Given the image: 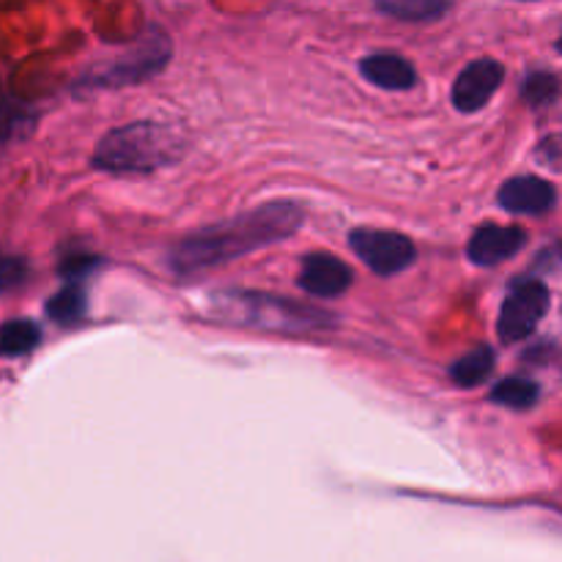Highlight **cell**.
Instances as JSON below:
<instances>
[{
  "label": "cell",
  "mask_w": 562,
  "mask_h": 562,
  "mask_svg": "<svg viewBox=\"0 0 562 562\" xmlns=\"http://www.w3.org/2000/svg\"><path fill=\"white\" fill-rule=\"evenodd\" d=\"M305 212L294 201H272L252 212L239 214L228 223L209 225L181 239L168 252V267L179 274H195L203 269L223 267L234 258L250 256L261 247L278 245L300 231Z\"/></svg>",
  "instance_id": "1"
},
{
  "label": "cell",
  "mask_w": 562,
  "mask_h": 562,
  "mask_svg": "<svg viewBox=\"0 0 562 562\" xmlns=\"http://www.w3.org/2000/svg\"><path fill=\"white\" fill-rule=\"evenodd\" d=\"M201 311L209 318L234 327L261 329V333H285L305 335L324 333L335 324V316L318 311V307L300 305L285 296L263 294V291H217L201 302Z\"/></svg>",
  "instance_id": "2"
},
{
  "label": "cell",
  "mask_w": 562,
  "mask_h": 562,
  "mask_svg": "<svg viewBox=\"0 0 562 562\" xmlns=\"http://www.w3.org/2000/svg\"><path fill=\"white\" fill-rule=\"evenodd\" d=\"M184 151V140L173 126L157 121H135L108 132L97 143L93 165L108 173H151Z\"/></svg>",
  "instance_id": "3"
},
{
  "label": "cell",
  "mask_w": 562,
  "mask_h": 562,
  "mask_svg": "<svg viewBox=\"0 0 562 562\" xmlns=\"http://www.w3.org/2000/svg\"><path fill=\"white\" fill-rule=\"evenodd\" d=\"M549 289L541 280H525L516 283L503 300L497 316V333L503 344H519V340L530 338L536 333L538 324L549 313Z\"/></svg>",
  "instance_id": "4"
},
{
  "label": "cell",
  "mask_w": 562,
  "mask_h": 562,
  "mask_svg": "<svg viewBox=\"0 0 562 562\" xmlns=\"http://www.w3.org/2000/svg\"><path fill=\"white\" fill-rule=\"evenodd\" d=\"M349 245L368 269L384 274V278L409 269L417 256L409 236L398 234V231L357 228L349 234Z\"/></svg>",
  "instance_id": "5"
},
{
  "label": "cell",
  "mask_w": 562,
  "mask_h": 562,
  "mask_svg": "<svg viewBox=\"0 0 562 562\" xmlns=\"http://www.w3.org/2000/svg\"><path fill=\"white\" fill-rule=\"evenodd\" d=\"M503 77L505 69L499 60H472L453 82V97H450L453 99V108L459 110V113H477V110H483L492 102L494 93H497Z\"/></svg>",
  "instance_id": "6"
},
{
  "label": "cell",
  "mask_w": 562,
  "mask_h": 562,
  "mask_svg": "<svg viewBox=\"0 0 562 562\" xmlns=\"http://www.w3.org/2000/svg\"><path fill=\"white\" fill-rule=\"evenodd\" d=\"M351 274L349 263L340 261L338 256H329V252H311V256L302 258V269L296 283L313 296H322V300H333L349 291Z\"/></svg>",
  "instance_id": "7"
},
{
  "label": "cell",
  "mask_w": 562,
  "mask_h": 562,
  "mask_svg": "<svg viewBox=\"0 0 562 562\" xmlns=\"http://www.w3.org/2000/svg\"><path fill=\"white\" fill-rule=\"evenodd\" d=\"M527 234L516 225H483L472 234L467 256L475 267H497L525 247Z\"/></svg>",
  "instance_id": "8"
},
{
  "label": "cell",
  "mask_w": 562,
  "mask_h": 562,
  "mask_svg": "<svg viewBox=\"0 0 562 562\" xmlns=\"http://www.w3.org/2000/svg\"><path fill=\"white\" fill-rule=\"evenodd\" d=\"M497 198L510 214H547L558 203V190L541 176H514L499 187Z\"/></svg>",
  "instance_id": "9"
},
{
  "label": "cell",
  "mask_w": 562,
  "mask_h": 562,
  "mask_svg": "<svg viewBox=\"0 0 562 562\" xmlns=\"http://www.w3.org/2000/svg\"><path fill=\"white\" fill-rule=\"evenodd\" d=\"M360 71L368 82L384 91H409L417 82L415 66L395 53H373L360 60Z\"/></svg>",
  "instance_id": "10"
},
{
  "label": "cell",
  "mask_w": 562,
  "mask_h": 562,
  "mask_svg": "<svg viewBox=\"0 0 562 562\" xmlns=\"http://www.w3.org/2000/svg\"><path fill=\"white\" fill-rule=\"evenodd\" d=\"M165 42L159 44H151V47H143V53L132 55V58H124L119 60L115 66H110V71H104L102 77H99V86H108V82H113V86H124V82H137L143 80V77L154 75L157 69H162V64L168 60V47H162Z\"/></svg>",
  "instance_id": "11"
},
{
  "label": "cell",
  "mask_w": 562,
  "mask_h": 562,
  "mask_svg": "<svg viewBox=\"0 0 562 562\" xmlns=\"http://www.w3.org/2000/svg\"><path fill=\"white\" fill-rule=\"evenodd\" d=\"M42 344V329L31 318H11L0 324V357H25Z\"/></svg>",
  "instance_id": "12"
},
{
  "label": "cell",
  "mask_w": 562,
  "mask_h": 562,
  "mask_svg": "<svg viewBox=\"0 0 562 562\" xmlns=\"http://www.w3.org/2000/svg\"><path fill=\"white\" fill-rule=\"evenodd\" d=\"M376 9L404 22H434L448 14L450 3H442V0H384Z\"/></svg>",
  "instance_id": "13"
},
{
  "label": "cell",
  "mask_w": 562,
  "mask_h": 562,
  "mask_svg": "<svg viewBox=\"0 0 562 562\" xmlns=\"http://www.w3.org/2000/svg\"><path fill=\"white\" fill-rule=\"evenodd\" d=\"M494 371V351L492 349H472L470 355L461 357L459 362L450 366V379L459 387H477L481 382H486L488 373Z\"/></svg>",
  "instance_id": "14"
},
{
  "label": "cell",
  "mask_w": 562,
  "mask_h": 562,
  "mask_svg": "<svg viewBox=\"0 0 562 562\" xmlns=\"http://www.w3.org/2000/svg\"><path fill=\"white\" fill-rule=\"evenodd\" d=\"M541 398V387L527 376H510L503 379L497 387L492 390L494 404H503L508 409H530Z\"/></svg>",
  "instance_id": "15"
},
{
  "label": "cell",
  "mask_w": 562,
  "mask_h": 562,
  "mask_svg": "<svg viewBox=\"0 0 562 562\" xmlns=\"http://www.w3.org/2000/svg\"><path fill=\"white\" fill-rule=\"evenodd\" d=\"M86 291L80 289L77 283L64 285L55 296H49L47 302V313L53 322L58 324H75L86 316Z\"/></svg>",
  "instance_id": "16"
},
{
  "label": "cell",
  "mask_w": 562,
  "mask_h": 562,
  "mask_svg": "<svg viewBox=\"0 0 562 562\" xmlns=\"http://www.w3.org/2000/svg\"><path fill=\"white\" fill-rule=\"evenodd\" d=\"M521 97L530 108H547L560 97V80L549 71H532L525 82H521Z\"/></svg>",
  "instance_id": "17"
},
{
  "label": "cell",
  "mask_w": 562,
  "mask_h": 562,
  "mask_svg": "<svg viewBox=\"0 0 562 562\" xmlns=\"http://www.w3.org/2000/svg\"><path fill=\"white\" fill-rule=\"evenodd\" d=\"M27 274H31V269H27L25 258L0 252V294L20 289V285L27 280Z\"/></svg>",
  "instance_id": "18"
},
{
  "label": "cell",
  "mask_w": 562,
  "mask_h": 562,
  "mask_svg": "<svg viewBox=\"0 0 562 562\" xmlns=\"http://www.w3.org/2000/svg\"><path fill=\"white\" fill-rule=\"evenodd\" d=\"M99 258L93 256H86V252H77V256H69L60 261V274H64L69 283H80L82 274H88L91 269H97Z\"/></svg>",
  "instance_id": "19"
},
{
  "label": "cell",
  "mask_w": 562,
  "mask_h": 562,
  "mask_svg": "<svg viewBox=\"0 0 562 562\" xmlns=\"http://www.w3.org/2000/svg\"><path fill=\"white\" fill-rule=\"evenodd\" d=\"M538 159L549 168L562 170V135H552L538 146Z\"/></svg>",
  "instance_id": "20"
},
{
  "label": "cell",
  "mask_w": 562,
  "mask_h": 562,
  "mask_svg": "<svg viewBox=\"0 0 562 562\" xmlns=\"http://www.w3.org/2000/svg\"><path fill=\"white\" fill-rule=\"evenodd\" d=\"M20 119H22L20 110L11 108V104H0V143L9 140L11 132L20 126Z\"/></svg>",
  "instance_id": "21"
},
{
  "label": "cell",
  "mask_w": 562,
  "mask_h": 562,
  "mask_svg": "<svg viewBox=\"0 0 562 562\" xmlns=\"http://www.w3.org/2000/svg\"><path fill=\"white\" fill-rule=\"evenodd\" d=\"M558 49L562 53V31H560V36H558Z\"/></svg>",
  "instance_id": "22"
}]
</instances>
